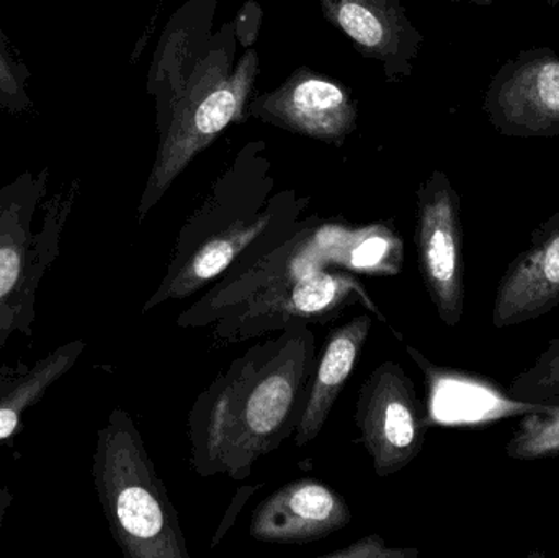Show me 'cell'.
<instances>
[{"instance_id": "obj_1", "label": "cell", "mask_w": 559, "mask_h": 558, "mask_svg": "<svg viewBox=\"0 0 559 558\" xmlns=\"http://www.w3.org/2000/svg\"><path fill=\"white\" fill-rule=\"evenodd\" d=\"M249 347L197 396L187 422L200 477L248 480L259 459L295 436L318 367L308 323L288 324Z\"/></svg>"}, {"instance_id": "obj_2", "label": "cell", "mask_w": 559, "mask_h": 558, "mask_svg": "<svg viewBox=\"0 0 559 558\" xmlns=\"http://www.w3.org/2000/svg\"><path fill=\"white\" fill-rule=\"evenodd\" d=\"M94 478L124 557L190 558L179 513L136 425L123 409H114L98 431Z\"/></svg>"}, {"instance_id": "obj_3", "label": "cell", "mask_w": 559, "mask_h": 558, "mask_svg": "<svg viewBox=\"0 0 559 558\" xmlns=\"http://www.w3.org/2000/svg\"><path fill=\"white\" fill-rule=\"evenodd\" d=\"M314 233V231H312ZM311 235L271 282L213 323L215 336L228 343L275 333L292 323H329L347 308L365 305L383 314L348 272L328 271L311 252Z\"/></svg>"}, {"instance_id": "obj_4", "label": "cell", "mask_w": 559, "mask_h": 558, "mask_svg": "<svg viewBox=\"0 0 559 558\" xmlns=\"http://www.w3.org/2000/svg\"><path fill=\"white\" fill-rule=\"evenodd\" d=\"M355 426L380 478L406 468L426 444L430 413L416 385L393 360L381 363L358 390Z\"/></svg>"}, {"instance_id": "obj_5", "label": "cell", "mask_w": 559, "mask_h": 558, "mask_svg": "<svg viewBox=\"0 0 559 558\" xmlns=\"http://www.w3.org/2000/svg\"><path fill=\"white\" fill-rule=\"evenodd\" d=\"M416 248L420 277L440 321L459 327L465 311L463 229L459 195L443 174L420 187Z\"/></svg>"}, {"instance_id": "obj_6", "label": "cell", "mask_w": 559, "mask_h": 558, "mask_svg": "<svg viewBox=\"0 0 559 558\" xmlns=\"http://www.w3.org/2000/svg\"><path fill=\"white\" fill-rule=\"evenodd\" d=\"M485 110L508 136H558V52L531 49L506 62L489 84Z\"/></svg>"}, {"instance_id": "obj_7", "label": "cell", "mask_w": 559, "mask_h": 558, "mask_svg": "<svg viewBox=\"0 0 559 558\" xmlns=\"http://www.w3.org/2000/svg\"><path fill=\"white\" fill-rule=\"evenodd\" d=\"M559 305V209L532 233L527 248L506 269L492 305L498 330L537 320Z\"/></svg>"}, {"instance_id": "obj_8", "label": "cell", "mask_w": 559, "mask_h": 558, "mask_svg": "<svg viewBox=\"0 0 559 558\" xmlns=\"http://www.w3.org/2000/svg\"><path fill=\"white\" fill-rule=\"evenodd\" d=\"M350 508L316 478H299L262 501L252 513L249 534L267 544H308L348 526Z\"/></svg>"}, {"instance_id": "obj_9", "label": "cell", "mask_w": 559, "mask_h": 558, "mask_svg": "<svg viewBox=\"0 0 559 558\" xmlns=\"http://www.w3.org/2000/svg\"><path fill=\"white\" fill-rule=\"evenodd\" d=\"M254 72L255 52H248L231 81L206 95L199 107L190 111V117L179 121L176 133L170 141H167L166 151L160 154L159 163L141 200V219L166 192L169 183L176 179L177 174L186 166L193 153L239 117Z\"/></svg>"}, {"instance_id": "obj_10", "label": "cell", "mask_w": 559, "mask_h": 558, "mask_svg": "<svg viewBox=\"0 0 559 558\" xmlns=\"http://www.w3.org/2000/svg\"><path fill=\"white\" fill-rule=\"evenodd\" d=\"M371 327L373 318L368 313H361L329 334L309 387L305 413L293 436L296 448L311 444L321 435L332 406L354 373Z\"/></svg>"}, {"instance_id": "obj_11", "label": "cell", "mask_w": 559, "mask_h": 558, "mask_svg": "<svg viewBox=\"0 0 559 558\" xmlns=\"http://www.w3.org/2000/svg\"><path fill=\"white\" fill-rule=\"evenodd\" d=\"M407 353L416 359L417 366L426 373L427 382L433 395L462 396L463 402L456 403L445 415L447 422L486 423L506 416H524L531 412L544 408L547 402H519L512 400L506 390L492 385L481 377L468 373L450 372L430 364L423 354L414 347H407Z\"/></svg>"}, {"instance_id": "obj_12", "label": "cell", "mask_w": 559, "mask_h": 558, "mask_svg": "<svg viewBox=\"0 0 559 558\" xmlns=\"http://www.w3.org/2000/svg\"><path fill=\"white\" fill-rule=\"evenodd\" d=\"M335 238H329L322 229H314L311 236V251L316 261L334 262L345 269L368 272V274H400L403 265V242L393 231L374 226L361 231H345V241L337 228H328Z\"/></svg>"}, {"instance_id": "obj_13", "label": "cell", "mask_w": 559, "mask_h": 558, "mask_svg": "<svg viewBox=\"0 0 559 558\" xmlns=\"http://www.w3.org/2000/svg\"><path fill=\"white\" fill-rule=\"evenodd\" d=\"M283 110L308 133H332L344 127L347 98L332 82L305 79L288 92Z\"/></svg>"}, {"instance_id": "obj_14", "label": "cell", "mask_w": 559, "mask_h": 558, "mask_svg": "<svg viewBox=\"0 0 559 558\" xmlns=\"http://www.w3.org/2000/svg\"><path fill=\"white\" fill-rule=\"evenodd\" d=\"M81 351V343L61 347L41 363L36 364L32 372L26 373L10 392L0 396V441L15 432L26 409L35 405L46 389L74 364Z\"/></svg>"}, {"instance_id": "obj_15", "label": "cell", "mask_w": 559, "mask_h": 558, "mask_svg": "<svg viewBox=\"0 0 559 558\" xmlns=\"http://www.w3.org/2000/svg\"><path fill=\"white\" fill-rule=\"evenodd\" d=\"M544 408L522 416L506 444L514 461H540L559 455V396L545 400Z\"/></svg>"}, {"instance_id": "obj_16", "label": "cell", "mask_w": 559, "mask_h": 558, "mask_svg": "<svg viewBox=\"0 0 559 558\" xmlns=\"http://www.w3.org/2000/svg\"><path fill=\"white\" fill-rule=\"evenodd\" d=\"M519 402H545L559 396V334L538 354L537 359L512 379L506 389Z\"/></svg>"}, {"instance_id": "obj_17", "label": "cell", "mask_w": 559, "mask_h": 558, "mask_svg": "<svg viewBox=\"0 0 559 558\" xmlns=\"http://www.w3.org/2000/svg\"><path fill=\"white\" fill-rule=\"evenodd\" d=\"M32 71L22 52L0 29V111L25 115L33 108Z\"/></svg>"}, {"instance_id": "obj_18", "label": "cell", "mask_w": 559, "mask_h": 558, "mask_svg": "<svg viewBox=\"0 0 559 558\" xmlns=\"http://www.w3.org/2000/svg\"><path fill=\"white\" fill-rule=\"evenodd\" d=\"M335 15L342 29L360 45L377 48L384 41L383 22L374 10L365 7L360 0H342Z\"/></svg>"}, {"instance_id": "obj_19", "label": "cell", "mask_w": 559, "mask_h": 558, "mask_svg": "<svg viewBox=\"0 0 559 558\" xmlns=\"http://www.w3.org/2000/svg\"><path fill=\"white\" fill-rule=\"evenodd\" d=\"M419 553L416 549H393L386 546L384 541L378 534H370L364 539L350 544L345 549L335 550V553L324 554L322 558H411L417 557Z\"/></svg>"}, {"instance_id": "obj_20", "label": "cell", "mask_w": 559, "mask_h": 558, "mask_svg": "<svg viewBox=\"0 0 559 558\" xmlns=\"http://www.w3.org/2000/svg\"><path fill=\"white\" fill-rule=\"evenodd\" d=\"M23 258L13 242L0 245V300L12 292L22 272Z\"/></svg>"}, {"instance_id": "obj_21", "label": "cell", "mask_w": 559, "mask_h": 558, "mask_svg": "<svg viewBox=\"0 0 559 558\" xmlns=\"http://www.w3.org/2000/svg\"><path fill=\"white\" fill-rule=\"evenodd\" d=\"M10 500H12V497H10L9 491L3 490L2 487H0V521H2L3 513H5L7 507H9Z\"/></svg>"}, {"instance_id": "obj_22", "label": "cell", "mask_w": 559, "mask_h": 558, "mask_svg": "<svg viewBox=\"0 0 559 558\" xmlns=\"http://www.w3.org/2000/svg\"><path fill=\"white\" fill-rule=\"evenodd\" d=\"M472 2L489 3V2H491V0H472Z\"/></svg>"}, {"instance_id": "obj_23", "label": "cell", "mask_w": 559, "mask_h": 558, "mask_svg": "<svg viewBox=\"0 0 559 558\" xmlns=\"http://www.w3.org/2000/svg\"><path fill=\"white\" fill-rule=\"evenodd\" d=\"M548 2H550V3H558V5H559V0H548Z\"/></svg>"}]
</instances>
